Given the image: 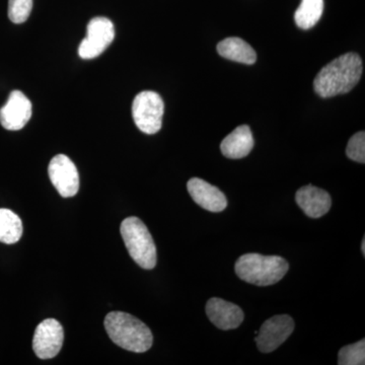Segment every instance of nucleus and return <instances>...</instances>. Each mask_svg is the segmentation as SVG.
<instances>
[{
	"label": "nucleus",
	"instance_id": "1",
	"mask_svg": "<svg viewBox=\"0 0 365 365\" xmlns=\"http://www.w3.org/2000/svg\"><path fill=\"white\" fill-rule=\"evenodd\" d=\"M362 61L356 53H347L321 69L314 81L316 93L322 98L344 95L359 83Z\"/></svg>",
	"mask_w": 365,
	"mask_h": 365
},
{
	"label": "nucleus",
	"instance_id": "2",
	"mask_svg": "<svg viewBox=\"0 0 365 365\" xmlns=\"http://www.w3.org/2000/svg\"><path fill=\"white\" fill-rule=\"evenodd\" d=\"M105 329L115 344L128 351L143 353L153 346L150 329L140 319L123 312L108 314Z\"/></svg>",
	"mask_w": 365,
	"mask_h": 365
},
{
	"label": "nucleus",
	"instance_id": "3",
	"mask_svg": "<svg viewBox=\"0 0 365 365\" xmlns=\"http://www.w3.org/2000/svg\"><path fill=\"white\" fill-rule=\"evenodd\" d=\"M288 269V262L282 257L255 253L242 255L235 266L240 279L257 287H269L279 282Z\"/></svg>",
	"mask_w": 365,
	"mask_h": 365
},
{
	"label": "nucleus",
	"instance_id": "4",
	"mask_svg": "<svg viewBox=\"0 0 365 365\" xmlns=\"http://www.w3.org/2000/svg\"><path fill=\"white\" fill-rule=\"evenodd\" d=\"M125 246L137 265L150 270L157 265V247L150 230L139 218H126L120 227Z\"/></svg>",
	"mask_w": 365,
	"mask_h": 365
},
{
	"label": "nucleus",
	"instance_id": "5",
	"mask_svg": "<svg viewBox=\"0 0 365 365\" xmlns=\"http://www.w3.org/2000/svg\"><path fill=\"white\" fill-rule=\"evenodd\" d=\"M165 104L162 97L153 91L139 93L132 105V115L137 128L145 134H155L162 128Z\"/></svg>",
	"mask_w": 365,
	"mask_h": 365
},
{
	"label": "nucleus",
	"instance_id": "6",
	"mask_svg": "<svg viewBox=\"0 0 365 365\" xmlns=\"http://www.w3.org/2000/svg\"><path fill=\"white\" fill-rule=\"evenodd\" d=\"M115 38L114 25L109 19L98 16L88 23L86 37L78 47V55L83 59L100 56L109 47Z\"/></svg>",
	"mask_w": 365,
	"mask_h": 365
},
{
	"label": "nucleus",
	"instance_id": "7",
	"mask_svg": "<svg viewBox=\"0 0 365 365\" xmlns=\"http://www.w3.org/2000/svg\"><path fill=\"white\" fill-rule=\"evenodd\" d=\"M294 330V319L288 314H280L267 319L261 326L255 341L261 352L270 353L283 344Z\"/></svg>",
	"mask_w": 365,
	"mask_h": 365
},
{
	"label": "nucleus",
	"instance_id": "8",
	"mask_svg": "<svg viewBox=\"0 0 365 365\" xmlns=\"http://www.w3.org/2000/svg\"><path fill=\"white\" fill-rule=\"evenodd\" d=\"M64 331L61 324L54 319H47L38 325L34 334L33 349L41 359L56 356L63 345Z\"/></svg>",
	"mask_w": 365,
	"mask_h": 365
},
{
	"label": "nucleus",
	"instance_id": "9",
	"mask_svg": "<svg viewBox=\"0 0 365 365\" xmlns=\"http://www.w3.org/2000/svg\"><path fill=\"white\" fill-rule=\"evenodd\" d=\"M53 186L63 198H71L78 194L79 176L73 162L64 155L52 158L48 168Z\"/></svg>",
	"mask_w": 365,
	"mask_h": 365
},
{
	"label": "nucleus",
	"instance_id": "10",
	"mask_svg": "<svg viewBox=\"0 0 365 365\" xmlns=\"http://www.w3.org/2000/svg\"><path fill=\"white\" fill-rule=\"evenodd\" d=\"M32 109V103L21 91H11L6 105L0 109V124L6 130H21L30 121Z\"/></svg>",
	"mask_w": 365,
	"mask_h": 365
},
{
	"label": "nucleus",
	"instance_id": "11",
	"mask_svg": "<svg viewBox=\"0 0 365 365\" xmlns=\"http://www.w3.org/2000/svg\"><path fill=\"white\" fill-rule=\"evenodd\" d=\"M206 314L213 325L225 331L239 328L245 318L241 307L218 297L208 300L206 304Z\"/></svg>",
	"mask_w": 365,
	"mask_h": 365
},
{
	"label": "nucleus",
	"instance_id": "12",
	"mask_svg": "<svg viewBox=\"0 0 365 365\" xmlns=\"http://www.w3.org/2000/svg\"><path fill=\"white\" fill-rule=\"evenodd\" d=\"M190 196L200 207L210 212H222L227 206V197L217 187L199 178H193L187 184Z\"/></svg>",
	"mask_w": 365,
	"mask_h": 365
},
{
	"label": "nucleus",
	"instance_id": "13",
	"mask_svg": "<svg viewBox=\"0 0 365 365\" xmlns=\"http://www.w3.org/2000/svg\"><path fill=\"white\" fill-rule=\"evenodd\" d=\"M295 201L304 215L312 218H319L327 215L332 205L328 192L313 185L300 188L295 195Z\"/></svg>",
	"mask_w": 365,
	"mask_h": 365
},
{
	"label": "nucleus",
	"instance_id": "14",
	"mask_svg": "<svg viewBox=\"0 0 365 365\" xmlns=\"http://www.w3.org/2000/svg\"><path fill=\"white\" fill-rule=\"evenodd\" d=\"M254 137L248 125L235 128L220 144L222 155L232 160L247 157L254 148Z\"/></svg>",
	"mask_w": 365,
	"mask_h": 365
},
{
	"label": "nucleus",
	"instance_id": "15",
	"mask_svg": "<svg viewBox=\"0 0 365 365\" xmlns=\"http://www.w3.org/2000/svg\"><path fill=\"white\" fill-rule=\"evenodd\" d=\"M217 52L223 58L244 64H254L257 54L253 48L241 38H227L218 43Z\"/></svg>",
	"mask_w": 365,
	"mask_h": 365
},
{
	"label": "nucleus",
	"instance_id": "16",
	"mask_svg": "<svg viewBox=\"0 0 365 365\" xmlns=\"http://www.w3.org/2000/svg\"><path fill=\"white\" fill-rule=\"evenodd\" d=\"M23 235V223L19 215L9 209H0V242L13 245Z\"/></svg>",
	"mask_w": 365,
	"mask_h": 365
},
{
	"label": "nucleus",
	"instance_id": "17",
	"mask_svg": "<svg viewBox=\"0 0 365 365\" xmlns=\"http://www.w3.org/2000/svg\"><path fill=\"white\" fill-rule=\"evenodd\" d=\"M323 11L324 0H302L294 14L295 23L302 30H309L318 23Z\"/></svg>",
	"mask_w": 365,
	"mask_h": 365
},
{
	"label": "nucleus",
	"instance_id": "18",
	"mask_svg": "<svg viewBox=\"0 0 365 365\" xmlns=\"http://www.w3.org/2000/svg\"><path fill=\"white\" fill-rule=\"evenodd\" d=\"M339 365L365 364V340L362 339L355 344L345 346L338 354Z\"/></svg>",
	"mask_w": 365,
	"mask_h": 365
},
{
	"label": "nucleus",
	"instance_id": "19",
	"mask_svg": "<svg viewBox=\"0 0 365 365\" xmlns=\"http://www.w3.org/2000/svg\"><path fill=\"white\" fill-rule=\"evenodd\" d=\"M33 9V0H9V18L14 24L28 20Z\"/></svg>",
	"mask_w": 365,
	"mask_h": 365
},
{
	"label": "nucleus",
	"instance_id": "20",
	"mask_svg": "<svg viewBox=\"0 0 365 365\" xmlns=\"http://www.w3.org/2000/svg\"><path fill=\"white\" fill-rule=\"evenodd\" d=\"M346 155L354 162L365 163V133L360 131L350 138L346 148Z\"/></svg>",
	"mask_w": 365,
	"mask_h": 365
},
{
	"label": "nucleus",
	"instance_id": "21",
	"mask_svg": "<svg viewBox=\"0 0 365 365\" xmlns=\"http://www.w3.org/2000/svg\"><path fill=\"white\" fill-rule=\"evenodd\" d=\"M361 251H362V254H364V255H365V237H364V240H362Z\"/></svg>",
	"mask_w": 365,
	"mask_h": 365
}]
</instances>
